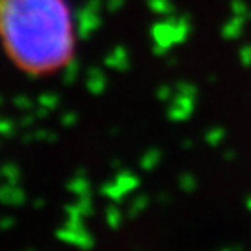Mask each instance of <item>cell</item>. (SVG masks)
I'll return each mask as SVG.
<instances>
[{
  "label": "cell",
  "instance_id": "1",
  "mask_svg": "<svg viewBox=\"0 0 251 251\" xmlns=\"http://www.w3.org/2000/svg\"><path fill=\"white\" fill-rule=\"evenodd\" d=\"M0 49L28 76L71 69L76 23L69 0H0Z\"/></svg>",
  "mask_w": 251,
  "mask_h": 251
},
{
  "label": "cell",
  "instance_id": "2",
  "mask_svg": "<svg viewBox=\"0 0 251 251\" xmlns=\"http://www.w3.org/2000/svg\"><path fill=\"white\" fill-rule=\"evenodd\" d=\"M56 236H58V240L71 244L82 251L91 250L95 244L91 233L84 225V220H80V218H65V225L56 233Z\"/></svg>",
  "mask_w": 251,
  "mask_h": 251
},
{
  "label": "cell",
  "instance_id": "3",
  "mask_svg": "<svg viewBox=\"0 0 251 251\" xmlns=\"http://www.w3.org/2000/svg\"><path fill=\"white\" fill-rule=\"evenodd\" d=\"M140 188V179L130 171H117L116 177L112 180H108L106 184H102L100 194L106 199H110V203H121L123 199Z\"/></svg>",
  "mask_w": 251,
  "mask_h": 251
},
{
  "label": "cell",
  "instance_id": "4",
  "mask_svg": "<svg viewBox=\"0 0 251 251\" xmlns=\"http://www.w3.org/2000/svg\"><path fill=\"white\" fill-rule=\"evenodd\" d=\"M0 203L6 206H21L26 203V192L19 182H4L0 186Z\"/></svg>",
  "mask_w": 251,
  "mask_h": 251
},
{
  "label": "cell",
  "instance_id": "5",
  "mask_svg": "<svg viewBox=\"0 0 251 251\" xmlns=\"http://www.w3.org/2000/svg\"><path fill=\"white\" fill-rule=\"evenodd\" d=\"M65 214L67 218H80V220H86L93 214V201H91V196H84V198H76V201L73 205L65 206Z\"/></svg>",
  "mask_w": 251,
  "mask_h": 251
},
{
  "label": "cell",
  "instance_id": "6",
  "mask_svg": "<svg viewBox=\"0 0 251 251\" xmlns=\"http://www.w3.org/2000/svg\"><path fill=\"white\" fill-rule=\"evenodd\" d=\"M67 192L75 194L76 198H84V196H91V184L88 177L84 173H76L69 182H67Z\"/></svg>",
  "mask_w": 251,
  "mask_h": 251
},
{
  "label": "cell",
  "instance_id": "7",
  "mask_svg": "<svg viewBox=\"0 0 251 251\" xmlns=\"http://www.w3.org/2000/svg\"><path fill=\"white\" fill-rule=\"evenodd\" d=\"M21 168L13 162H6L0 166V179H4V182H21Z\"/></svg>",
  "mask_w": 251,
  "mask_h": 251
},
{
  "label": "cell",
  "instance_id": "8",
  "mask_svg": "<svg viewBox=\"0 0 251 251\" xmlns=\"http://www.w3.org/2000/svg\"><path fill=\"white\" fill-rule=\"evenodd\" d=\"M147 206H149V198L147 196H136L134 199H130V203L126 206V216L130 220H134V218H138L144 212Z\"/></svg>",
  "mask_w": 251,
  "mask_h": 251
},
{
  "label": "cell",
  "instance_id": "9",
  "mask_svg": "<svg viewBox=\"0 0 251 251\" xmlns=\"http://www.w3.org/2000/svg\"><path fill=\"white\" fill-rule=\"evenodd\" d=\"M104 218H106V224L110 229H119L123 224V210L117 206V203H112V205L106 206Z\"/></svg>",
  "mask_w": 251,
  "mask_h": 251
},
{
  "label": "cell",
  "instance_id": "10",
  "mask_svg": "<svg viewBox=\"0 0 251 251\" xmlns=\"http://www.w3.org/2000/svg\"><path fill=\"white\" fill-rule=\"evenodd\" d=\"M162 162V152L158 149H149L140 160V168L144 171H152Z\"/></svg>",
  "mask_w": 251,
  "mask_h": 251
},
{
  "label": "cell",
  "instance_id": "11",
  "mask_svg": "<svg viewBox=\"0 0 251 251\" xmlns=\"http://www.w3.org/2000/svg\"><path fill=\"white\" fill-rule=\"evenodd\" d=\"M179 188L182 190L184 194L196 192V190H198V179H196V175H192V173H182L179 177Z\"/></svg>",
  "mask_w": 251,
  "mask_h": 251
},
{
  "label": "cell",
  "instance_id": "12",
  "mask_svg": "<svg viewBox=\"0 0 251 251\" xmlns=\"http://www.w3.org/2000/svg\"><path fill=\"white\" fill-rule=\"evenodd\" d=\"M15 225V218L13 216H2L0 218V231H8Z\"/></svg>",
  "mask_w": 251,
  "mask_h": 251
},
{
  "label": "cell",
  "instance_id": "13",
  "mask_svg": "<svg viewBox=\"0 0 251 251\" xmlns=\"http://www.w3.org/2000/svg\"><path fill=\"white\" fill-rule=\"evenodd\" d=\"M222 138H224V132H220V130H216L214 134H208L206 136V142L212 145V147H216V145L222 142Z\"/></svg>",
  "mask_w": 251,
  "mask_h": 251
},
{
  "label": "cell",
  "instance_id": "14",
  "mask_svg": "<svg viewBox=\"0 0 251 251\" xmlns=\"http://www.w3.org/2000/svg\"><path fill=\"white\" fill-rule=\"evenodd\" d=\"M43 206H45V199H36V201H34V208H36V210L43 208Z\"/></svg>",
  "mask_w": 251,
  "mask_h": 251
},
{
  "label": "cell",
  "instance_id": "15",
  "mask_svg": "<svg viewBox=\"0 0 251 251\" xmlns=\"http://www.w3.org/2000/svg\"><path fill=\"white\" fill-rule=\"evenodd\" d=\"M158 201L160 203H170V196H158Z\"/></svg>",
  "mask_w": 251,
  "mask_h": 251
},
{
  "label": "cell",
  "instance_id": "16",
  "mask_svg": "<svg viewBox=\"0 0 251 251\" xmlns=\"http://www.w3.org/2000/svg\"><path fill=\"white\" fill-rule=\"evenodd\" d=\"M246 206H248V210L251 212V196L248 199H246Z\"/></svg>",
  "mask_w": 251,
  "mask_h": 251
},
{
  "label": "cell",
  "instance_id": "17",
  "mask_svg": "<svg viewBox=\"0 0 251 251\" xmlns=\"http://www.w3.org/2000/svg\"><path fill=\"white\" fill-rule=\"evenodd\" d=\"M25 251H36V250H32V248H28V250H25Z\"/></svg>",
  "mask_w": 251,
  "mask_h": 251
},
{
  "label": "cell",
  "instance_id": "18",
  "mask_svg": "<svg viewBox=\"0 0 251 251\" xmlns=\"http://www.w3.org/2000/svg\"><path fill=\"white\" fill-rule=\"evenodd\" d=\"M222 251H231V250H222Z\"/></svg>",
  "mask_w": 251,
  "mask_h": 251
}]
</instances>
